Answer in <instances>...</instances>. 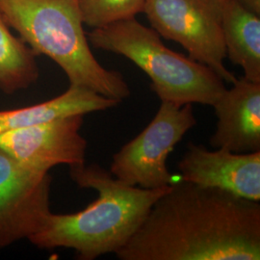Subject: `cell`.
Returning <instances> with one entry per match:
<instances>
[{"label":"cell","instance_id":"obj_15","mask_svg":"<svg viewBox=\"0 0 260 260\" xmlns=\"http://www.w3.org/2000/svg\"><path fill=\"white\" fill-rule=\"evenodd\" d=\"M243 7L260 16V0H237Z\"/></svg>","mask_w":260,"mask_h":260},{"label":"cell","instance_id":"obj_12","mask_svg":"<svg viewBox=\"0 0 260 260\" xmlns=\"http://www.w3.org/2000/svg\"><path fill=\"white\" fill-rule=\"evenodd\" d=\"M221 25L226 57L246 78L260 82V16L237 0H222Z\"/></svg>","mask_w":260,"mask_h":260},{"label":"cell","instance_id":"obj_11","mask_svg":"<svg viewBox=\"0 0 260 260\" xmlns=\"http://www.w3.org/2000/svg\"><path fill=\"white\" fill-rule=\"evenodd\" d=\"M119 103V101L91 89L70 85L65 93L52 100L19 109L0 111V134L58 118L105 111Z\"/></svg>","mask_w":260,"mask_h":260},{"label":"cell","instance_id":"obj_14","mask_svg":"<svg viewBox=\"0 0 260 260\" xmlns=\"http://www.w3.org/2000/svg\"><path fill=\"white\" fill-rule=\"evenodd\" d=\"M146 0H79L81 18L91 28L134 19L144 12Z\"/></svg>","mask_w":260,"mask_h":260},{"label":"cell","instance_id":"obj_9","mask_svg":"<svg viewBox=\"0 0 260 260\" xmlns=\"http://www.w3.org/2000/svg\"><path fill=\"white\" fill-rule=\"evenodd\" d=\"M177 168L182 181L260 202V151L237 153L224 149L209 150L189 143Z\"/></svg>","mask_w":260,"mask_h":260},{"label":"cell","instance_id":"obj_13","mask_svg":"<svg viewBox=\"0 0 260 260\" xmlns=\"http://www.w3.org/2000/svg\"><path fill=\"white\" fill-rule=\"evenodd\" d=\"M36 53L20 37L12 34L0 15V90L13 94L37 82Z\"/></svg>","mask_w":260,"mask_h":260},{"label":"cell","instance_id":"obj_7","mask_svg":"<svg viewBox=\"0 0 260 260\" xmlns=\"http://www.w3.org/2000/svg\"><path fill=\"white\" fill-rule=\"evenodd\" d=\"M49 173L21 165L0 149V248L40 232L50 211Z\"/></svg>","mask_w":260,"mask_h":260},{"label":"cell","instance_id":"obj_3","mask_svg":"<svg viewBox=\"0 0 260 260\" xmlns=\"http://www.w3.org/2000/svg\"><path fill=\"white\" fill-rule=\"evenodd\" d=\"M0 15L36 55L54 61L70 85L121 103L130 95L123 75L99 63L91 50L79 0H0Z\"/></svg>","mask_w":260,"mask_h":260},{"label":"cell","instance_id":"obj_2","mask_svg":"<svg viewBox=\"0 0 260 260\" xmlns=\"http://www.w3.org/2000/svg\"><path fill=\"white\" fill-rule=\"evenodd\" d=\"M70 176L78 187L95 190L98 199L76 213L50 214L43 229L28 240L39 249H73L80 260L119 251L171 187L127 185L95 163L72 166Z\"/></svg>","mask_w":260,"mask_h":260},{"label":"cell","instance_id":"obj_1","mask_svg":"<svg viewBox=\"0 0 260 260\" xmlns=\"http://www.w3.org/2000/svg\"><path fill=\"white\" fill-rule=\"evenodd\" d=\"M115 254L121 260H259V202L172 183Z\"/></svg>","mask_w":260,"mask_h":260},{"label":"cell","instance_id":"obj_8","mask_svg":"<svg viewBox=\"0 0 260 260\" xmlns=\"http://www.w3.org/2000/svg\"><path fill=\"white\" fill-rule=\"evenodd\" d=\"M83 115L58 118L0 134V149L21 165L48 173L59 165L86 163Z\"/></svg>","mask_w":260,"mask_h":260},{"label":"cell","instance_id":"obj_10","mask_svg":"<svg viewBox=\"0 0 260 260\" xmlns=\"http://www.w3.org/2000/svg\"><path fill=\"white\" fill-rule=\"evenodd\" d=\"M233 85L212 105L217 124L209 144L237 153L260 151V82L243 76Z\"/></svg>","mask_w":260,"mask_h":260},{"label":"cell","instance_id":"obj_6","mask_svg":"<svg viewBox=\"0 0 260 260\" xmlns=\"http://www.w3.org/2000/svg\"><path fill=\"white\" fill-rule=\"evenodd\" d=\"M221 5L222 0H146L143 13L160 37L179 44L189 57L233 84L237 78L223 64Z\"/></svg>","mask_w":260,"mask_h":260},{"label":"cell","instance_id":"obj_4","mask_svg":"<svg viewBox=\"0 0 260 260\" xmlns=\"http://www.w3.org/2000/svg\"><path fill=\"white\" fill-rule=\"evenodd\" d=\"M87 38L94 48L124 56L138 66L161 102L212 106L226 89L209 67L168 48L154 29L135 18L93 28Z\"/></svg>","mask_w":260,"mask_h":260},{"label":"cell","instance_id":"obj_5","mask_svg":"<svg viewBox=\"0 0 260 260\" xmlns=\"http://www.w3.org/2000/svg\"><path fill=\"white\" fill-rule=\"evenodd\" d=\"M196 124L191 103L162 101L149 125L113 155L109 172L123 183L143 189L171 185L168 156Z\"/></svg>","mask_w":260,"mask_h":260}]
</instances>
